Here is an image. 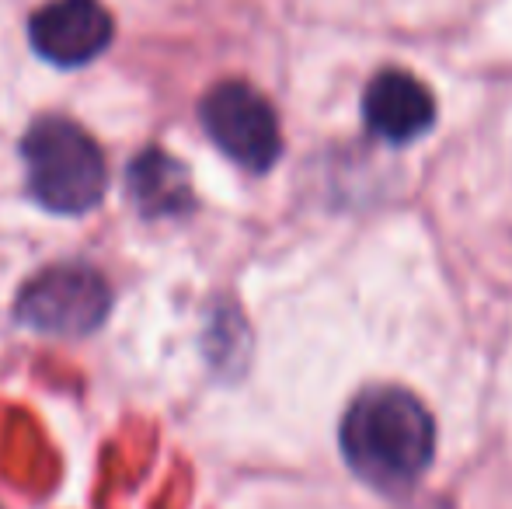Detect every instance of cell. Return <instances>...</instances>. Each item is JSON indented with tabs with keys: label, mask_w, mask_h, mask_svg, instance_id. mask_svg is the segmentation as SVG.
Instances as JSON below:
<instances>
[{
	"label": "cell",
	"mask_w": 512,
	"mask_h": 509,
	"mask_svg": "<svg viewBox=\"0 0 512 509\" xmlns=\"http://www.w3.org/2000/svg\"><path fill=\"white\" fill-rule=\"evenodd\" d=\"M436 450V422L405 387H370L342 419V454L363 482L384 492H405Z\"/></svg>",
	"instance_id": "6da1fadb"
},
{
	"label": "cell",
	"mask_w": 512,
	"mask_h": 509,
	"mask_svg": "<svg viewBox=\"0 0 512 509\" xmlns=\"http://www.w3.org/2000/svg\"><path fill=\"white\" fill-rule=\"evenodd\" d=\"M28 39L56 67H84L112 42V14L98 0H53L32 14Z\"/></svg>",
	"instance_id": "5b68a950"
},
{
	"label": "cell",
	"mask_w": 512,
	"mask_h": 509,
	"mask_svg": "<svg viewBox=\"0 0 512 509\" xmlns=\"http://www.w3.org/2000/svg\"><path fill=\"white\" fill-rule=\"evenodd\" d=\"M112 290L91 265H53L21 286L14 318L42 335H91L105 325Z\"/></svg>",
	"instance_id": "3957f363"
},
{
	"label": "cell",
	"mask_w": 512,
	"mask_h": 509,
	"mask_svg": "<svg viewBox=\"0 0 512 509\" xmlns=\"http://www.w3.org/2000/svg\"><path fill=\"white\" fill-rule=\"evenodd\" d=\"M129 203L140 210V217H182L192 210V182L189 171L178 157L150 147L129 161L126 171Z\"/></svg>",
	"instance_id": "52a82bcc"
},
{
	"label": "cell",
	"mask_w": 512,
	"mask_h": 509,
	"mask_svg": "<svg viewBox=\"0 0 512 509\" xmlns=\"http://www.w3.org/2000/svg\"><path fill=\"white\" fill-rule=\"evenodd\" d=\"M28 192L49 213L81 217L105 196V157L77 123L60 116L39 119L21 140Z\"/></svg>",
	"instance_id": "7a4b0ae2"
},
{
	"label": "cell",
	"mask_w": 512,
	"mask_h": 509,
	"mask_svg": "<svg viewBox=\"0 0 512 509\" xmlns=\"http://www.w3.org/2000/svg\"><path fill=\"white\" fill-rule=\"evenodd\" d=\"M363 119L380 140L411 143L436 123V98L408 70H380L363 91Z\"/></svg>",
	"instance_id": "8992f818"
},
{
	"label": "cell",
	"mask_w": 512,
	"mask_h": 509,
	"mask_svg": "<svg viewBox=\"0 0 512 509\" xmlns=\"http://www.w3.org/2000/svg\"><path fill=\"white\" fill-rule=\"evenodd\" d=\"M209 140L241 168L269 171L283 154V133L269 98L244 81H223L206 91L199 105Z\"/></svg>",
	"instance_id": "277c9868"
}]
</instances>
